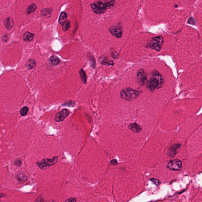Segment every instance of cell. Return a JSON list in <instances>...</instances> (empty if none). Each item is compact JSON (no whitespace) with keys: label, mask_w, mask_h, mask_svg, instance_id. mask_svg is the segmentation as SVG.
<instances>
[{"label":"cell","mask_w":202,"mask_h":202,"mask_svg":"<svg viewBox=\"0 0 202 202\" xmlns=\"http://www.w3.org/2000/svg\"><path fill=\"white\" fill-rule=\"evenodd\" d=\"M139 92L130 88H126L121 91L120 97L122 99L130 101L135 99L139 95Z\"/></svg>","instance_id":"obj_1"},{"label":"cell","mask_w":202,"mask_h":202,"mask_svg":"<svg viewBox=\"0 0 202 202\" xmlns=\"http://www.w3.org/2000/svg\"><path fill=\"white\" fill-rule=\"evenodd\" d=\"M58 157L57 156L54 157L51 159L45 158L36 163L37 166L42 170H45L53 165L57 162Z\"/></svg>","instance_id":"obj_2"},{"label":"cell","mask_w":202,"mask_h":202,"mask_svg":"<svg viewBox=\"0 0 202 202\" xmlns=\"http://www.w3.org/2000/svg\"><path fill=\"white\" fill-rule=\"evenodd\" d=\"M164 43V39L162 36H157L153 38L150 43V48L156 51H160L162 49Z\"/></svg>","instance_id":"obj_3"},{"label":"cell","mask_w":202,"mask_h":202,"mask_svg":"<svg viewBox=\"0 0 202 202\" xmlns=\"http://www.w3.org/2000/svg\"><path fill=\"white\" fill-rule=\"evenodd\" d=\"M182 167V163L178 159L170 160L167 166V168L168 169L174 171H180Z\"/></svg>","instance_id":"obj_4"},{"label":"cell","mask_w":202,"mask_h":202,"mask_svg":"<svg viewBox=\"0 0 202 202\" xmlns=\"http://www.w3.org/2000/svg\"><path fill=\"white\" fill-rule=\"evenodd\" d=\"M68 110L67 109H63L61 111L59 112L55 116L56 121L57 122H60L63 121L65 120L69 114Z\"/></svg>","instance_id":"obj_5"},{"label":"cell","mask_w":202,"mask_h":202,"mask_svg":"<svg viewBox=\"0 0 202 202\" xmlns=\"http://www.w3.org/2000/svg\"><path fill=\"white\" fill-rule=\"evenodd\" d=\"M110 33L116 38H121L122 35V32L120 27L118 26L112 27L109 29Z\"/></svg>","instance_id":"obj_6"},{"label":"cell","mask_w":202,"mask_h":202,"mask_svg":"<svg viewBox=\"0 0 202 202\" xmlns=\"http://www.w3.org/2000/svg\"><path fill=\"white\" fill-rule=\"evenodd\" d=\"M159 83L156 77L152 78L149 82V87L151 90H154L156 88H159Z\"/></svg>","instance_id":"obj_7"},{"label":"cell","mask_w":202,"mask_h":202,"mask_svg":"<svg viewBox=\"0 0 202 202\" xmlns=\"http://www.w3.org/2000/svg\"><path fill=\"white\" fill-rule=\"evenodd\" d=\"M180 146L179 144H176L170 148L168 151V155L170 158H173L175 156L176 153V150Z\"/></svg>","instance_id":"obj_8"},{"label":"cell","mask_w":202,"mask_h":202,"mask_svg":"<svg viewBox=\"0 0 202 202\" xmlns=\"http://www.w3.org/2000/svg\"><path fill=\"white\" fill-rule=\"evenodd\" d=\"M137 77L139 82L141 84H143L145 80V70L143 69H141L138 71L137 73Z\"/></svg>","instance_id":"obj_9"},{"label":"cell","mask_w":202,"mask_h":202,"mask_svg":"<svg viewBox=\"0 0 202 202\" xmlns=\"http://www.w3.org/2000/svg\"><path fill=\"white\" fill-rule=\"evenodd\" d=\"M129 129L135 133H139L141 130V127L137 123H132L128 127Z\"/></svg>","instance_id":"obj_10"},{"label":"cell","mask_w":202,"mask_h":202,"mask_svg":"<svg viewBox=\"0 0 202 202\" xmlns=\"http://www.w3.org/2000/svg\"><path fill=\"white\" fill-rule=\"evenodd\" d=\"M16 178L17 181L21 183H23L28 179L27 176L23 173H20L17 174Z\"/></svg>","instance_id":"obj_11"},{"label":"cell","mask_w":202,"mask_h":202,"mask_svg":"<svg viewBox=\"0 0 202 202\" xmlns=\"http://www.w3.org/2000/svg\"><path fill=\"white\" fill-rule=\"evenodd\" d=\"M34 34L30 32H27L25 33L23 35V39L25 41L27 42H30L32 41L34 38Z\"/></svg>","instance_id":"obj_12"},{"label":"cell","mask_w":202,"mask_h":202,"mask_svg":"<svg viewBox=\"0 0 202 202\" xmlns=\"http://www.w3.org/2000/svg\"><path fill=\"white\" fill-rule=\"evenodd\" d=\"M91 6L93 11L97 14H102L103 13H104L106 12L105 10H103L102 9L99 8V7H98L95 4H91Z\"/></svg>","instance_id":"obj_13"},{"label":"cell","mask_w":202,"mask_h":202,"mask_svg":"<svg viewBox=\"0 0 202 202\" xmlns=\"http://www.w3.org/2000/svg\"><path fill=\"white\" fill-rule=\"evenodd\" d=\"M152 76L153 77H156V78L158 79L159 83V88L161 86H162V84H163V79L160 74L158 72V71H154V72L152 73Z\"/></svg>","instance_id":"obj_14"},{"label":"cell","mask_w":202,"mask_h":202,"mask_svg":"<svg viewBox=\"0 0 202 202\" xmlns=\"http://www.w3.org/2000/svg\"><path fill=\"white\" fill-rule=\"evenodd\" d=\"M67 17V13L65 12H62L60 16L59 19V22L60 24L63 25L66 21Z\"/></svg>","instance_id":"obj_15"},{"label":"cell","mask_w":202,"mask_h":202,"mask_svg":"<svg viewBox=\"0 0 202 202\" xmlns=\"http://www.w3.org/2000/svg\"><path fill=\"white\" fill-rule=\"evenodd\" d=\"M4 24L7 29H11L14 25L13 19L10 17L6 18L4 21Z\"/></svg>","instance_id":"obj_16"},{"label":"cell","mask_w":202,"mask_h":202,"mask_svg":"<svg viewBox=\"0 0 202 202\" xmlns=\"http://www.w3.org/2000/svg\"><path fill=\"white\" fill-rule=\"evenodd\" d=\"M50 63L53 65L57 66L59 65L61 62L60 59L58 57L53 56L50 58Z\"/></svg>","instance_id":"obj_17"},{"label":"cell","mask_w":202,"mask_h":202,"mask_svg":"<svg viewBox=\"0 0 202 202\" xmlns=\"http://www.w3.org/2000/svg\"><path fill=\"white\" fill-rule=\"evenodd\" d=\"M36 8L37 7L36 4H31L28 7V8H27V11H26L27 14H30L32 13H34L36 9Z\"/></svg>","instance_id":"obj_18"},{"label":"cell","mask_w":202,"mask_h":202,"mask_svg":"<svg viewBox=\"0 0 202 202\" xmlns=\"http://www.w3.org/2000/svg\"><path fill=\"white\" fill-rule=\"evenodd\" d=\"M26 66L28 69H33L36 67V62L33 60L30 59L27 63Z\"/></svg>","instance_id":"obj_19"},{"label":"cell","mask_w":202,"mask_h":202,"mask_svg":"<svg viewBox=\"0 0 202 202\" xmlns=\"http://www.w3.org/2000/svg\"><path fill=\"white\" fill-rule=\"evenodd\" d=\"M52 10L51 9H44L42 12V15L45 17H49L51 15Z\"/></svg>","instance_id":"obj_20"},{"label":"cell","mask_w":202,"mask_h":202,"mask_svg":"<svg viewBox=\"0 0 202 202\" xmlns=\"http://www.w3.org/2000/svg\"><path fill=\"white\" fill-rule=\"evenodd\" d=\"M79 73H80V77L81 80H82V81H83V82L84 83H86V75L85 74V72H84V71H83V69H81V70L80 71Z\"/></svg>","instance_id":"obj_21"},{"label":"cell","mask_w":202,"mask_h":202,"mask_svg":"<svg viewBox=\"0 0 202 202\" xmlns=\"http://www.w3.org/2000/svg\"><path fill=\"white\" fill-rule=\"evenodd\" d=\"M28 107L26 106L22 108V109H21V111H20V114L22 116H25L27 115V114L28 113Z\"/></svg>","instance_id":"obj_22"},{"label":"cell","mask_w":202,"mask_h":202,"mask_svg":"<svg viewBox=\"0 0 202 202\" xmlns=\"http://www.w3.org/2000/svg\"><path fill=\"white\" fill-rule=\"evenodd\" d=\"M70 23L69 22V21H66L65 23L63 25V30L64 31H66L68 30L69 27H70Z\"/></svg>","instance_id":"obj_23"},{"label":"cell","mask_w":202,"mask_h":202,"mask_svg":"<svg viewBox=\"0 0 202 202\" xmlns=\"http://www.w3.org/2000/svg\"><path fill=\"white\" fill-rule=\"evenodd\" d=\"M14 163L17 166H20L22 164V161L20 159H17L14 161Z\"/></svg>","instance_id":"obj_24"},{"label":"cell","mask_w":202,"mask_h":202,"mask_svg":"<svg viewBox=\"0 0 202 202\" xmlns=\"http://www.w3.org/2000/svg\"><path fill=\"white\" fill-rule=\"evenodd\" d=\"M188 23H189V24H191V25H196L195 24V21L194 20V19H193V17H190L189 19V20L188 21Z\"/></svg>","instance_id":"obj_25"},{"label":"cell","mask_w":202,"mask_h":202,"mask_svg":"<svg viewBox=\"0 0 202 202\" xmlns=\"http://www.w3.org/2000/svg\"><path fill=\"white\" fill-rule=\"evenodd\" d=\"M151 180L153 183L155 185H158L160 184V182L158 180L156 179L155 178H152L151 179Z\"/></svg>","instance_id":"obj_26"},{"label":"cell","mask_w":202,"mask_h":202,"mask_svg":"<svg viewBox=\"0 0 202 202\" xmlns=\"http://www.w3.org/2000/svg\"><path fill=\"white\" fill-rule=\"evenodd\" d=\"M117 160L116 159L112 160L110 162V163L111 164V165H116V164H117Z\"/></svg>","instance_id":"obj_27"},{"label":"cell","mask_w":202,"mask_h":202,"mask_svg":"<svg viewBox=\"0 0 202 202\" xmlns=\"http://www.w3.org/2000/svg\"><path fill=\"white\" fill-rule=\"evenodd\" d=\"M76 199H67V201H66V202H76Z\"/></svg>","instance_id":"obj_28"},{"label":"cell","mask_w":202,"mask_h":202,"mask_svg":"<svg viewBox=\"0 0 202 202\" xmlns=\"http://www.w3.org/2000/svg\"><path fill=\"white\" fill-rule=\"evenodd\" d=\"M107 64H108V65H113L114 64L113 62L111 61L108 62Z\"/></svg>","instance_id":"obj_29"}]
</instances>
